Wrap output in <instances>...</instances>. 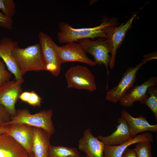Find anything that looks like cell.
Returning a JSON list of instances; mask_svg holds the SVG:
<instances>
[{
  "label": "cell",
  "instance_id": "29",
  "mask_svg": "<svg viewBox=\"0 0 157 157\" xmlns=\"http://www.w3.org/2000/svg\"><path fill=\"white\" fill-rule=\"evenodd\" d=\"M30 94V92L25 91L22 92L19 97V99H20L22 101L27 103Z\"/></svg>",
  "mask_w": 157,
  "mask_h": 157
},
{
  "label": "cell",
  "instance_id": "13",
  "mask_svg": "<svg viewBox=\"0 0 157 157\" xmlns=\"http://www.w3.org/2000/svg\"><path fill=\"white\" fill-rule=\"evenodd\" d=\"M79 149L85 154V157H104L105 145L94 136L89 129H85L83 137L78 141Z\"/></svg>",
  "mask_w": 157,
  "mask_h": 157
},
{
  "label": "cell",
  "instance_id": "8",
  "mask_svg": "<svg viewBox=\"0 0 157 157\" xmlns=\"http://www.w3.org/2000/svg\"><path fill=\"white\" fill-rule=\"evenodd\" d=\"M23 78L18 81H9L0 87V104L6 110L11 117L15 116L17 112L15 105L22 92L21 85Z\"/></svg>",
  "mask_w": 157,
  "mask_h": 157
},
{
  "label": "cell",
  "instance_id": "6",
  "mask_svg": "<svg viewBox=\"0 0 157 157\" xmlns=\"http://www.w3.org/2000/svg\"><path fill=\"white\" fill-rule=\"evenodd\" d=\"M40 44L46 70L58 76L60 74L62 63L55 50L56 44L46 33L40 31L39 34Z\"/></svg>",
  "mask_w": 157,
  "mask_h": 157
},
{
  "label": "cell",
  "instance_id": "19",
  "mask_svg": "<svg viewBox=\"0 0 157 157\" xmlns=\"http://www.w3.org/2000/svg\"><path fill=\"white\" fill-rule=\"evenodd\" d=\"M154 142L152 133L146 132L138 135L131 140L122 144L117 146L105 145L104 151V157H121L123 153L128 147L138 142Z\"/></svg>",
  "mask_w": 157,
  "mask_h": 157
},
{
  "label": "cell",
  "instance_id": "28",
  "mask_svg": "<svg viewBox=\"0 0 157 157\" xmlns=\"http://www.w3.org/2000/svg\"><path fill=\"white\" fill-rule=\"evenodd\" d=\"M121 157H137L134 149L126 148L123 153Z\"/></svg>",
  "mask_w": 157,
  "mask_h": 157
},
{
  "label": "cell",
  "instance_id": "32",
  "mask_svg": "<svg viewBox=\"0 0 157 157\" xmlns=\"http://www.w3.org/2000/svg\"><path fill=\"white\" fill-rule=\"evenodd\" d=\"M80 157H83V156H80Z\"/></svg>",
  "mask_w": 157,
  "mask_h": 157
},
{
  "label": "cell",
  "instance_id": "24",
  "mask_svg": "<svg viewBox=\"0 0 157 157\" xmlns=\"http://www.w3.org/2000/svg\"><path fill=\"white\" fill-rule=\"evenodd\" d=\"M12 74L6 70L5 65L0 58V87L5 82L10 81Z\"/></svg>",
  "mask_w": 157,
  "mask_h": 157
},
{
  "label": "cell",
  "instance_id": "16",
  "mask_svg": "<svg viewBox=\"0 0 157 157\" xmlns=\"http://www.w3.org/2000/svg\"><path fill=\"white\" fill-rule=\"evenodd\" d=\"M51 137L42 129L34 127L32 150L35 157H49Z\"/></svg>",
  "mask_w": 157,
  "mask_h": 157
},
{
  "label": "cell",
  "instance_id": "20",
  "mask_svg": "<svg viewBox=\"0 0 157 157\" xmlns=\"http://www.w3.org/2000/svg\"><path fill=\"white\" fill-rule=\"evenodd\" d=\"M77 149L74 147L51 145L49 157H80Z\"/></svg>",
  "mask_w": 157,
  "mask_h": 157
},
{
  "label": "cell",
  "instance_id": "18",
  "mask_svg": "<svg viewBox=\"0 0 157 157\" xmlns=\"http://www.w3.org/2000/svg\"><path fill=\"white\" fill-rule=\"evenodd\" d=\"M26 150L7 133L0 135V157H27Z\"/></svg>",
  "mask_w": 157,
  "mask_h": 157
},
{
  "label": "cell",
  "instance_id": "26",
  "mask_svg": "<svg viewBox=\"0 0 157 157\" xmlns=\"http://www.w3.org/2000/svg\"><path fill=\"white\" fill-rule=\"evenodd\" d=\"M27 103L34 107H40L41 106L42 98L35 91L32 90Z\"/></svg>",
  "mask_w": 157,
  "mask_h": 157
},
{
  "label": "cell",
  "instance_id": "12",
  "mask_svg": "<svg viewBox=\"0 0 157 157\" xmlns=\"http://www.w3.org/2000/svg\"><path fill=\"white\" fill-rule=\"evenodd\" d=\"M18 42L11 38L4 37L0 40V58L5 63L9 72L14 75L15 81L23 78L13 54Z\"/></svg>",
  "mask_w": 157,
  "mask_h": 157
},
{
  "label": "cell",
  "instance_id": "31",
  "mask_svg": "<svg viewBox=\"0 0 157 157\" xmlns=\"http://www.w3.org/2000/svg\"><path fill=\"white\" fill-rule=\"evenodd\" d=\"M27 157H35L33 153L32 154L28 155Z\"/></svg>",
  "mask_w": 157,
  "mask_h": 157
},
{
  "label": "cell",
  "instance_id": "22",
  "mask_svg": "<svg viewBox=\"0 0 157 157\" xmlns=\"http://www.w3.org/2000/svg\"><path fill=\"white\" fill-rule=\"evenodd\" d=\"M134 149L137 157H152L151 142H140L136 143Z\"/></svg>",
  "mask_w": 157,
  "mask_h": 157
},
{
  "label": "cell",
  "instance_id": "25",
  "mask_svg": "<svg viewBox=\"0 0 157 157\" xmlns=\"http://www.w3.org/2000/svg\"><path fill=\"white\" fill-rule=\"evenodd\" d=\"M13 24L12 19L0 12V27L10 30Z\"/></svg>",
  "mask_w": 157,
  "mask_h": 157
},
{
  "label": "cell",
  "instance_id": "1",
  "mask_svg": "<svg viewBox=\"0 0 157 157\" xmlns=\"http://www.w3.org/2000/svg\"><path fill=\"white\" fill-rule=\"evenodd\" d=\"M115 18L104 17L99 26L92 28H76L68 24L61 22L59 24L60 31L57 37L61 43L75 42L85 38L98 37L106 39L118 26Z\"/></svg>",
  "mask_w": 157,
  "mask_h": 157
},
{
  "label": "cell",
  "instance_id": "10",
  "mask_svg": "<svg viewBox=\"0 0 157 157\" xmlns=\"http://www.w3.org/2000/svg\"><path fill=\"white\" fill-rule=\"evenodd\" d=\"M138 11L133 13L131 18L127 21L117 26L107 39L111 51V58L109 66L111 69H113L115 64L117 51L123 41L127 31L131 28L133 22L137 16Z\"/></svg>",
  "mask_w": 157,
  "mask_h": 157
},
{
  "label": "cell",
  "instance_id": "7",
  "mask_svg": "<svg viewBox=\"0 0 157 157\" xmlns=\"http://www.w3.org/2000/svg\"><path fill=\"white\" fill-rule=\"evenodd\" d=\"M79 40V44L86 53L90 54L94 57L97 64L105 65L108 76V67L111 56L109 54L111 51L107 39L99 38L95 41H92L90 38Z\"/></svg>",
  "mask_w": 157,
  "mask_h": 157
},
{
  "label": "cell",
  "instance_id": "30",
  "mask_svg": "<svg viewBox=\"0 0 157 157\" xmlns=\"http://www.w3.org/2000/svg\"><path fill=\"white\" fill-rule=\"evenodd\" d=\"M8 128L6 126H0V135L7 133Z\"/></svg>",
  "mask_w": 157,
  "mask_h": 157
},
{
  "label": "cell",
  "instance_id": "15",
  "mask_svg": "<svg viewBox=\"0 0 157 157\" xmlns=\"http://www.w3.org/2000/svg\"><path fill=\"white\" fill-rule=\"evenodd\" d=\"M157 85V77L152 76L141 84L133 86L119 101L123 106L130 107L135 101H140L147 97L148 94L147 93L148 89L151 86Z\"/></svg>",
  "mask_w": 157,
  "mask_h": 157
},
{
  "label": "cell",
  "instance_id": "23",
  "mask_svg": "<svg viewBox=\"0 0 157 157\" xmlns=\"http://www.w3.org/2000/svg\"><path fill=\"white\" fill-rule=\"evenodd\" d=\"M0 10L5 15L12 18L16 13V4L13 0H0Z\"/></svg>",
  "mask_w": 157,
  "mask_h": 157
},
{
  "label": "cell",
  "instance_id": "9",
  "mask_svg": "<svg viewBox=\"0 0 157 157\" xmlns=\"http://www.w3.org/2000/svg\"><path fill=\"white\" fill-rule=\"evenodd\" d=\"M55 50L62 63L69 62H79L92 66L97 64L90 59L79 43L71 42L62 46H55Z\"/></svg>",
  "mask_w": 157,
  "mask_h": 157
},
{
  "label": "cell",
  "instance_id": "5",
  "mask_svg": "<svg viewBox=\"0 0 157 157\" xmlns=\"http://www.w3.org/2000/svg\"><path fill=\"white\" fill-rule=\"evenodd\" d=\"M65 76L69 87L91 92L97 89L95 77L86 67L78 65L71 67L67 71Z\"/></svg>",
  "mask_w": 157,
  "mask_h": 157
},
{
  "label": "cell",
  "instance_id": "14",
  "mask_svg": "<svg viewBox=\"0 0 157 157\" xmlns=\"http://www.w3.org/2000/svg\"><path fill=\"white\" fill-rule=\"evenodd\" d=\"M118 124L116 130L107 136L99 135L98 138L105 145L117 146L122 144L131 140L133 138L129 126L122 117L118 119Z\"/></svg>",
  "mask_w": 157,
  "mask_h": 157
},
{
  "label": "cell",
  "instance_id": "17",
  "mask_svg": "<svg viewBox=\"0 0 157 157\" xmlns=\"http://www.w3.org/2000/svg\"><path fill=\"white\" fill-rule=\"evenodd\" d=\"M121 115V117L125 119L129 126L133 138L144 132H157V125L150 124L144 116L134 117L125 110L122 111Z\"/></svg>",
  "mask_w": 157,
  "mask_h": 157
},
{
  "label": "cell",
  "instance_id": "27",
  "mask_svg": "<svg viewBox=\"0 0 157 157\" xmlns=\"http://www.w3.org/2000/svg\"><path fill=\"white\" fill-rule=\"evenodd\" d=\"M11 116L6 108L0 104V126H4L9 121Z\"/></svg>",
  "mask_w": 157,
  "mask_h": 157
},
{
  "label": "cell",
  "instance_id": "2",
  "mask_svg": "<svg viewBox=\"0 0 157 157\" xmlns=\"http://www.w3.org/2000/svg\"><path fill=\"white\" fill-rule=\"evenodd\" d=\"M13 53L22 76L28 72L46 70L39 43L24 49L18 46Z\"/></svg>",
  "mask_w": 157,
  "mask_h": 157
},
{
  "label": "cell",
  "instance_id": "4",
  "mask_svg": "<svg viewBox=\"0 0 157 157\" xmlns=\"http://www.w3.org/2000/svg\"><path fill=\"white\" fill-rule=\"evenodd\" d=\"M53 113L51 109L44 110L34 114H31L27 109L17 110L15 115L11 116L9 121L4 126L15 124H23L45 131L51 136L55 132L52 120Z\"/></svg>",
  "mask_w": 157,
  "mask_h": 157
},
{
  "label": "cell",
  "instance_id": "11",
  "mask_svg": "<svg viewBox=\"0 0 157 157\" xmlns=\"http://www.w3.org/2000/svg\"><path fill=\"white\" fill-rule=\"evenodd\" d=\"M6 126L8 128L7 133L24 149L28 155L32 154L34 127L21 123Z\"/></svg>",
  "mask_w": 157,
  "mask_h": 157
},
{
  "label": "cell",
  "instance_id": "3",
  "mask_svg": "<svg viewBox=\"0 0 157 157\" xmlns=\"http://www.w3.org/2000/svg\"><path fill=\"white\" fill-rule=\"evenodd\" d=\"M157 58L156 52L144 55L142 61L138 65L133 67H129L123 74L118 84L106 92V100L115 103L119 101L133 87L137 72L141 67L148 61Z\"/></svg>",
  "mask_w": 157,
  "mask_h": 157
},
{
  "label": "cell",
  "instance_id": "21",
  "mask_svg": "<svg viewBox=\"0 0 157 157\" xmlns=\"http://www.w3.org/2000/svg\"><path fill=\"white\" fill-rule=\"evenodd\" d=\"M147 93L149 95L139 101L148 107L152 112L157 121V87L151 86L147 89Z\"/></svg>",
  "mask_w": 157,
  "mask_h": 157
}]
</instances>
